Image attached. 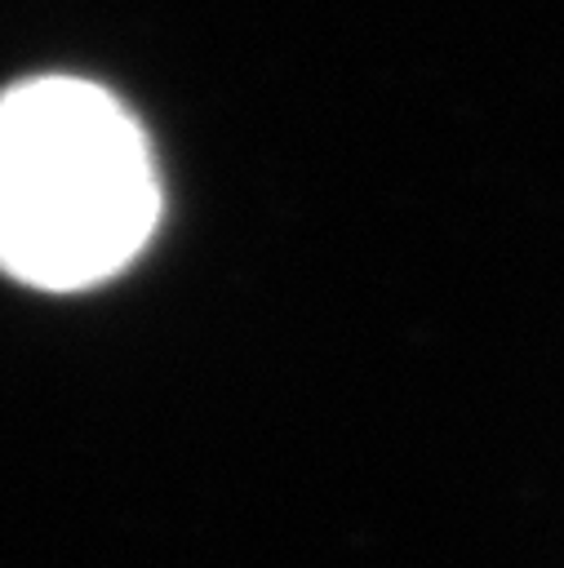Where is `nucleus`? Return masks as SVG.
<instances>
[{
    "instance_id": "f257e3e1",
    "label": "nucleus",
    "mask_w": 564,
    "mask_h": 568,
    "mask_svg": "<svg viewBox=\"0 0 564 568\" xmlns=\"http://www.w3.org/2000/svg\"><path fill=\"white\" fill-rule=\"evenodd\" d=\"M160 182L133 115L98 84L36 75L0 93V271L89 288L151 240Z\"/></svg>"
}]
</instances>
